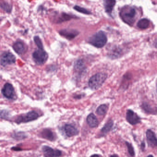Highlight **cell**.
<instances>
[{
    "mask_svg": "<svg viewBox=\"0 0 157 157\" xmlns=\"http://www.w3.org/2000/svg\"><path fill=\"white\" fill-rule=\"evenodd\" d=\"M42 151L44 155L47 157H58L62 155L60 151L58 149H54L49 146H43Z\"/></svg>",
    "mask_w": 157,
    "mask_h": 157,
    "instance_id": "11",
    "label": "cell"
},
{
    "mask_svg": "<svg viewBox=\"0 0 157 157\" xmlns=\"http://www.w3.org/2000/svg\"><path fill=\"white\" fill-rule=\"evenodd\" d=\"M59 33L62 37L68 40H71L77 37L79 34V32L74 29H65L60 30L59 31Z\"/></svg>",
    "mask_w": 157,
    "mask_h": 157,
    "instance_id": "8",
    "label": "cell"
},
{
    "mask_svg": "<svg viewBox=\"0 0 157 157\" xmlns=\"http://www.w3.org/2000/svg\"><path fill=\"white\" fill-rule=\"evenodd\" d=\"M146 137L148 146L152 148L156 147L157 140L155 133L151 129H147L146 131Z\"/></svg>",
    "mask_w": 157,
    "mask_h": 157,
    "instance_id": "10",
    "label": "cell"
},
{
    "mask_svg": "<svg viewBox=\"0 0 157 157\" xmlns=\"http://www.w3.org/2000/svg\"><path fill=\"white\" fill-rule=\"evenodd\" d=\"M115 4L116 0H104V6L106 12L109 14H111Z\"/></svg>",
    "mask_w": 157,
    "mask_h": 157,
    "instance_id": "16",
    "label": "cell"
},
{
    "mask_svg": "<svg viewBox=\"0 0 157 157\" xmlns=\"http://www.w3.org/2000/svg\"><path fill=\"white\" fill-rule=\"evenodd\" d=\"M73 18H76V17L69 15L67 13H62L61 15H60V16L57 17L56 19V23H60L65 21H68Z\"/></svg>",
    "mask_w": 157,
    "mask_h": 157,
    "instance_id": "19",
    "label": "cell"
},
{
    "mask_svg": "<svg viewBox=\"0 0 157 157\" xmlns=\"http://www.w3.org/2000/svg\"><path fill=\"white\" fill-rule=\"evenodd\" d=\"M142 109L145 113L147 114H154L156 115L157 113L156 108H154L152 106L147 102H143L141 105Z\"/></svg>",
    "mask_w": 157,
    "mask_h": 157,
    "instance_id": "13",
    "label": "cell"
},
{
    "mask_svg": "<svg viewBox=\"0 0 157 157\" xmlns=\"http://www.w3.org/2000/svg\"><path fill=\"white\" fill-rule=\"evenodd\" d=\"M0 21H1V19H0Z\"/></svg>",
    "mask_w": 157,
    "mask_h": 157,
    "instance_id": "33",
    "label": "cell"
},
{
    "mask_svg": "<svg viewBox=\"0 0 157 157\" xmlns=\"http://www.w3.org/2000/svg\"><path fill=\"white\" fill-rule=\"evenodd\" d=\"M125 144H126L127 147L129 154H130L131 156H135V151H134V147H133L132 144L128 142H125Z\"/></svg>",
    "mask_w": 157,
    "mask_h": 157,
    "instance_id": "26",
    "label": "cell"
},
{
    "mask_svg": "<svg viewBox=\"0 0 157 157\" xmlns=\"http://www.w3.org/2000/svg\"><path fill=\"white\" fill-rule=\"evenodd\" d=\"M119 15L124 22L129 26H132L135 21L136 10L133 7L125 6L121 9Z\"/></svg>",
    "mask_w": 157,
    "mask_h": 157,
    "instance_id": "1",
    "label": "cell"
},
{
    "mask_svg": "<svg viewBox=\"0 0 157 157\" xmlns=\"http://www.w3.org/2000/svg\"><path fill=\"white\" fill-rule=\"evenodd\" d=\"M87 122L90 127L94 128L97 127L99 122L97 118L93 113H90L86 118Z\"/></svg>",
    "mask_w": 157,
    "mask_h": 157,
    "instance_id": "14",
    "label": "cell"
},
{
    "mask_svg": "<svg viewBox=\"0 0 157 157\" xmlns=\"http://www.w3.org/2000/svg\"><path fill=\"white\" fill-rule=\"evenodd\" d=\"M34 41L35 43L38 47V49H43V44H42V41L40 39L38 36H35L34 38Z\"/></svg>",
    "mask_w": 157,
    "mask_h": 157,
    "instance_id": "27",
    "label": "cell"
},
{
    "mask_svg": "<svg viewBox=\"0 0 157 157\" xmlns=\"http://www.w3.org/2000/svg\"><path fill=\"white\" fill-rule=\"evenodd\" d=\"M32 57L37 64L42 65L46 62L49 56L48 53L43 49H38L33 53Z\"/></svg>",
    "mask_w": 157,
    "mask_h": 157,
    "instance_id": "4",
    "label": "cell"
},
{
    "mask_svg": "<svg viewBox=\"0 0 157 157\" xmlns=\"http://www.w3.org/2000/svg\"><path fill=\"white\" fill-rule=\"evenodd\" d=\"M126 119L127 122L131 125H136L140 123L141 121V119L138 115L131 109L127 110Z\"/></svg>",
    "mask_w": 157,
    "mask_h": 157,
    "instance_id": "7",
    "label": "cell"
},
{
    "mask_svg": "<svg viewBox=\"0 0 157 157\" xmlns=\"http://www.w3.org/2000/svg\"><path fill=\"white\" fill-rule=\"evenodd\" d=\"M0 8L7 13H10L12 10V6L5 0H0Z\"/></svg>",
    "mask_w": 157,
    "mask_h": 157,
    "instance_id": "20",
    "label": "cell"
},
{
    "mask_svg": "<svg viewBox=\"0 0 157 157\" xmlns=\"http://www.w3.org/2000/svg\"><path fill=\"white\" fill-rule=\"evenodd\" d=\"M85 68V64H84L83 60H82V59H79L75 62L74 69L76 71H83Z\"/></svg>",
    "mask_w": 157,
    "mask_h": 157,
    "instance_id": "23",
    "label": "cell"
},
{
    "mask_svg": "<svg viewBox=\"0 0 157 157\" xmlns=\"http://www.w3.org/2000/svg\"><path fill=\"white\" fill-rule=\"evenodd\" d=\"M3 95L8 99L12 100L15 96V89L12 84L7 83L5 84L2 89Z\"/></svg>",
    "mask_w": 157,
    "mask_h": 157,
    "instance_id": "9",
    "label": "cell"
},
{
    "mask_svg": "<svg viewBox=\"0 0 157 157\" xmlns=\"http://www.w3.org/2000/svg\"><path fill=\"white\" fill-rule=\"evenodd\" d=\"M108 109V106L106 104H102L98 107L96 110V113L98 115L103 116L106 114Z\"/></svg>",
    "mask_w": 157,
    "mask_h": 157,
    "instance_id": "24",
    "label": "cell"
},
{
    "mask_svg": "<svg viewBox=\"0 0 157 157\" xmlns=\"http://www.w3.org/2000/svg\"><path fill=\"white\" fill-rule=\"evenodd\" d=\"M99 156V155H97V154H95V155H92V156Z\"/></svg>",
    "mask_w": 157,
    "mask_h": 157,
    "instance_id": "31",
    "label": "cell"
},
{
    "mask_svg": "<svg viewBox=\"0 0 157 157\" xmlns=\"http://www.w3.org/2000/svg\"><path fill=\"white\" fill-rule=\"evenodd\" d=\"M113 125V121L112 120H109L106 122L103 127L101 129V135H105L111 131Z\"/></svg>",
    "mask_w": 157,
    "mask_h": 157,
    "instance_id": "21",
    "label": "cell"
},
{
    "mask_svg": "<svg viewBox=\"0 0 157 157\" xmlns=\"http://www.w3.org/2000/svg\"><path fill=\"white\" fill-rule=\"evenodd\" d=\"M13 50L18 54H22L24 53L26 48L24 44L20 41L15 42L13 45Z\"/></svg>",
    "mask_w": 157,
    "mask_h": 157,
    "instance_id": "15",
    "label": "cell"
},
{
    "mask_svg": "<svg viewBox=\"0 0 157 157\" xmlns=\"http://www.w3.org/2000/svg\"><path fill=\"white\" fill-rule=\"evenodd\" d=\"M145 147H146V144H145V142L143 141L140 144V148H141L142 151H144L145 150Z\"/></svg>",
    "mask_w": 157,
    "mask_h": 157,
    "instance_id": "30",
    "label": "cell"
},
{
    "mask_svg": "<svg viewBox=\"0 0 157 157\" xmlns=\"http://www.w3.org/2000/svg\"><path fill=\"white\" fill-rule=\"evenodd\" d=\"M15 62V57L10 52H4L0 56V64L2 66L11 65Z\"/></svg>",
    "mask_w": 157,
    "mask_h": 157,
    "instance_id": "5",
    "label": "cell"
},
{
    "mask_svg": "<svg viewBox=\"0 0 157 157\" xmlns=\"http://www.w3.org/2000/svg\"><path fill=\"white\" fill-rule=\"evenodd\" d=\"M39 115L35 111H32L29 112L26 114L19 117L16 120V122L18 124L21 123H27L37 119L39 117Z\"/></svg>",
    "mask_w": 157,
    "mask_h": 157,
    "instance_id": "6",
    "label": "cell"
},
{
    "mask_svg": "<svg viewBox=\"0 0 157 157\" xmlns=\"http://www.w3.org/2000/svg\"><path fill=\"white\" fill-rule=\"evenodd\" d=\"M41 136H42L43 138L50 141H53L56 139L54 133L50 129H43L41 132Z\"/></svg>",
    "mask_w": 157,
    "mask_h": 157,
    "instance_id": "18",
    "label": "cell"
},
{
    "mask_svg": "<svg viewBox=\"0 0 157 157\" xmlns=\"http://www.w3.org/2000/svg\"><path fill=\"white\" fill-rule=\"evenodd\" d=\"M8 112L5 110H3V111L0 112V116L2 118H4V119L8 118Z\"/></svg>",
    "mask_w": 157,
    "mask_h": 157,
    "instance_id": "28",
    "label": "cell"
},
{
    "mask_svg": "<svg viewBox=\"0 0 157 157\" xmlns=\"http://www.w3.org/2000/svg\"><path fill=\"white\" fill-rule=\"evenodd\" d=\"M122 51L120 48L116 47L113 48L109 52L108 56L112 59H117L121 56L122 54Z\"/></svg>",
    "mask_w": 157,
    "mask_h": 157,
    "instance_id": "17",
    "label": "cell"
},
{
    "mask_svg": "<svg viewBox=\"0 0 157 157\" xmlns=\"http://www.w3.org/2000/svg\"><path fill=\"white\" fill-rule=\"evenodd\" d=\"M111 156H112V157H113V156H118L117 155H111Z\"/></svg>",
    "mask_w": 157,
    "mask_h": 157,
    "instance_id": "32",
    "label": "cell"
},
{
    "mask_svg": "<svg viewBox=\"0 0 157 157\" xmlns=\"http://www.w3.org/2000/svg\"><path fill=\"white\" fill-rule=\"evenodd\" d=\"M107 78V74L105 73H96L90 78L89 86L91 90H96L100 89L105 82Z\"/></svg>",
    "mask_w": 157,
    "mask_h": 157,
    "instance_id": "2",
    "label": "cell"
},
{
    "mask_svg": "<svg viewBox=\"0 0 157 157\" xmlns=\"http://www.w3.org/2000/svg\"><path fill=\"white\" fill-rule=\"evenodd\" d=\"M63 128L65 133L67 137H72L78 134L79 131L78 129L72 124H65Z\"/></svg>",
    "mask_w": 157,
    "mask_h": 157,
    "instance_id": "12",
    "label": "cell"
},
{
    "mask_svg": "<svg viewBox=\"0 0 157 157\" xmlns=\"http://www.w3.org/2000/svg\"><path fill=\"white\" fill-rule=\"evenodd\" d=\"M84 95H85V94H76V95L74 96V98L75 99H76L79 100V99H81L83 97Z\"/></svg>",
    "mask_w": 157,
    "mask_h": 157,
    "instance_id": "29",
    "label": "cell"
},
{
    "mask_svg": "<svg viewBox=\"0 0 157 157\" xmlns=\"http://www.w3.org/2000/svg\"><path fill=\"white\" fill-rule=\"evenodd\" d=\"M74 9L76 10L78 12L81 13H84L85 15H90L91 13L89 11V10L86 9L85 8H82L78 6H75L74 7Z\"/></svg>",
    "mask_w": 157,
    "mask_h": 157,
    "instance_id": "25",
    "label": "cell"
},
{
    "mask_svg": "<svg viewBox=\"0 0 157 157\" xmlns=\"http://www.w3.org/2000/svg\"><path fill=\"white\" fill-rule=\"evenodd\" d=\"M107 37L103 31H98L89 38V42L96 48H101L107 42Z\"/></svg>",
    "mask_w": 157,
    "mask_h": 157,
    "instance_id": "3",
    "label": "cell"
},
{
    "mask_svg": "<svg viewBox=\"0 0 157 157\" xmlns=\"http://www.w3.org/2000/svg\"><path fill=\"white\" fill-rule=\"evenodd\" d=\"M150 21L148 19H141L138 22L137 26L138 28L140 29H146L148 28L149 26Z\"/></svg>",
    "mask_w": 157,
    "mask_h": 157,
    "instance_id": "22",
    "label": "cell"
}]
</instances>
